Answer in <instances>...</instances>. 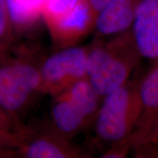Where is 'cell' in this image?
Returning <instances> with one entry per match:
<instances>
[{
    "label": "cell",
    "instance_id": "cell-1",
    "mask_svg": "<svg viewBox=\"0 0 158 158\" xmlns=\"http://www.w3.org/2000/svg\"><path fill=\"white\" fill-rule=\"evenodd\" d=\"M142 57L130 29L88 46L86 78L101 98L127 81Z\"/></svg>",
    "mask_w": 158,
    "mask_h": 158
},
{
    "label": "cell",
    "instance_id": "cell-2",
    "mask_svg": "<svg viewBox=\"0 0 158 158\" xmlns=\"http://www.w3.org/2000/svg\"><path fill=\"white\" fill-rule=\"evenodd\" d=\"M34 50L12 48L0 56V106L20 124L19 116L41 93L40 64Z\"/></svg>",
    "mask_w": 158,
    "mask_h": 158
},
{
    "label": "cell",
    "instance_id": "cell-3",
    "mask_svg": "<svg viewBox=\"0 0 158 158\" xmlns=\"http://www.w3.org/2000/svg\"><path fill=\"white\" fill-rule=\"evenodd\" d=\"M140 80H130L102 98L94 120V141L102 152L130 137L141 111Z\"/></svg>",
    "mask_w": 158,
    "mask_h": 158
},
{
    "label": "cell",
    "instance_id": "cell-4",
    "mask_svg": "<svg viewBox=\"0 0 158 158\" xmlns=\"http://www.w3.org/2000/svg\"><path fill=\"white\" fill-rule=\"evenodd\" d=\"M102 100L86 78L54 97L51 127L71 140L94 122Z\"/></svg>",
    "mask_w": 158,
    "mask_h": 158
},
{
    "label": "cell",
    "instance_id": "cell-5",
    "mask_svg": "<svg viewBox=\"0 0 158 158\" xmlns=\"http://www.w3.org/2000/svg\"><path fill=\"white\" fill-rule=\"evenodd\" d=\"M87 54L88 47L71 45L42 60L41 93L54 97L86 78Z\"/></svg>",
    "mask_w": 158,
    "mask_h": 158
},
{
    "label": "cell",
    "instance_id": "cell-6",
    "mask_svg": "<svg viewBox=\"0 0 158 158\" xmlns=\"http://www.w3.org/2000/svg\"><path fill=\"white\" fill-rule=\"evenodd\" d=\"M139 92L141 111L127 138L133 152L158 141V65L140 80Z\"/></svg>",
    "mask_w": 158,
    "mask_h": 158
},
{
    "label": "cell",
    "instance_id": "cell-7",
    "mask_svg": "<svg viewBox=\"0 0 158 158\" xmlns=\"http://www.w3.org/2000/svg\"><path fill=\"white\" fill-rule=\"evenodd\" d=\"M18 155L26 158H84L90 155L51 127L35 133L29 129Z\"/></svg>",
    "mask_w": 158,
    "mask_h": 158
},
{
    "label": "cell",
    "instance_id": "cell-8",
    "mask_svg": "<svg viewBox=\"0 0 158 158\" xmlns=\"http://www.w3.org/2000/svg\"><path fill=\"white\" fill-rule=\"evenodd\" d=\"M142 59L158 65V0H142L130 27Z\"/></svg>",
    "mask_w": 158,
    "mask_h": 158
},
{
    "label": "cell",
    "instance_id": "cell-9",
    "mask_svg": "<svg viewBox=\"0 0 158 158\" xmlns=\"http://www.w3.org/2000/svg\"><path fill=\"white\" fill-rule=\"evenodd\" d=\"M142 0H110L97 15L94 38H105L127 30L131 27Z\"/></svg>",
    "mask_w": 158,
    "mask_h": 158
},
{
    "label": "cell",
    "instance_id": "cell-10",
    "mask_svg": "<svg viewBox=\"0 0 158 158\" xmlns=\"http://www.w3.org/2000/svg\"><path fill=\"white\" fill-rule=\"evenodd\" d=\"M6 2L15 37L33 30L42 20L44 0H6Z\"/></svg>",
    "mask_w": 158,
    "mask_h": 158
},
{
    "label": "cell",
    "instance_id": "cell-11",
    "mask_svg": "<svg viewBox=\"0 0 158 158\" xmlns=\"http://www.w3.org/2000/svg\"><path fill=\"white\" fill-rule=\"evenodd\" d=\"M29 130L0 106V147L18 153Z\"/></svg>",
    "mask_w": 158,
    "mask_h": 158
},
{
    "label": "cell",
    "instance_id": "cell-12",
    "mask_svg": "<svg viewBox=\"0 0 158 158\" xmlns=\"http://www.w3.org/2000/svg\"><path fill=\"white\" fill-rule=\"evenodd\" d=\"M15 35L6 0H0V56L14 45Z\"/></svg>",
    "mask_w": 158,
    "mask_h": 158
},
{
    "label": "cell",
    "instance_id": "cell-13",
    "mask_svg": "<svg viewBox=\"0 0 158 158\" xmlns=\"http://www.w3.org/2000/svg\"><path fill=\"white\" fill-rule=\"evenodd\" d=\"M132 155L138 158H158V141L135 150L132 152Z\"/></svg>",
    "mask_w": 158,
    "mask_h": 158
},
{
    "label": "cell",
    "instance_id": "cell-14",
    "mask_svg": "<svg viewBox=\"0 0 158 158\" xmlns=\"http://www.w3.org/2000/svg\"><path fill=\"white\" fill-rule=\"evenodd\" d=\"M110 0H87L91 8L94 12L95 16H97L98 13L100 12L103 7L107 5V3ZM96 19V18H95Z\"/></svg>",
    "mask_w": 158,
    "mask_h": 158
},
{
    "label": "cell",
    "instance_id": "cell-15",
    "mask_svg": "<svg viewBox=\"0 0 158 158\" xmlns=\"http://www.w3.org/2000/svg\"><path fill=\"white\" fill-rule=\"evenodd\" d=\"M18 156V153L15 151L5 149V148L0 147V158H8L14 157Z\"/></svg>",
    "mask_w": 158,
    "mask_h": 158
}]
</instances>
